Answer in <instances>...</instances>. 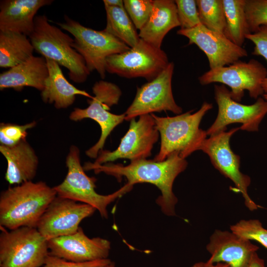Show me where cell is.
<instances>
[{
    "mask_svg": "<svg viewBox=\"0 0 267 267\" xmlns=\"http://www.w3.org/2000/svg\"><path fill=\"white\" fill-rule=\"evenodd\" d=\"M187 166L186 160L174 153L162 161L144 159L131 161L127 166L109 162L95 166L87 162L83 168L85 171L93 170L96 174L103 173L113 176L118 180L125 177L127 184L132 187L144 182L155 185L161 193L156 199L157 204L164 214L173 216L176 215L175 206L178 201L173 191V183Z\"/></svg>",
    "mask_w": 267,
    "mask_h": 267,
    "instance_id": "1",
    "label": "cell"
},
{
    "mask_svg": "<svg viewBox=\"0 0 267 267\" xmlns=\"http://www.w3.org/2000/svg\"><path fill=\"white\" fill-rule=\"evenodd\" d=\"M57 196L45 182L29 181L9 187L0 196V226L11 230L35 227Z\"/></svg>",
    "mask_w": 267,
    "mask_h": 267,
    "instance_id": "2",
    "label": "cell"
},
{
    "mask_svg": "<svg viewBox=\"0 0 267 267\" xmlns=\"http://www.w3.org/2000/svg\"><path fill=\"white\" fill-rule=\"evenodd\" d=\"M212 108V104L205 101L193 113L191 110L173 117H159L151 114L161 137L160 150L153 160L162 161L174 153H178L185 159L194 152L200 150L207 135L199 126L204 115Z\"/></svg>",
    "mask_w": 267,
    "mask_h": 267,
    "instance_id": "3",
    "label": "cell"
},
{
    "mask_svg": "<svg viewBox=\"0 0 267 267\" xmlns=\"http://www.w3.org/2000/svg\"><path fill=\"white\" fill-rule=\"evenodd\" d=\"M28 37L35 50L67 68L72 81L82 83L87 80L90 72L82 56L73 47L74 39L51 25L45 15L35 17L34 30Z\"/></svg>",
    "mask_w": 267,
    "mask_h": 267,
    "instance_id": "4",
    "label": "cell"
},
{
    "mask_svg": "<svg viewBox=\"0 0 267 267\" xmlns=\"http://www.w3.org/2000/svg\"><path fill=\"white\" fill-rule=\"evenodd\" d=\"M67 174L64 180L53 187L57 196L90 205L98 210L102 218H107V206L133 188L127 183L119 190L108 195L96 192V179L89 177L80 162V150L72 145L66 158Z\"/></svg>",
    "mask_w": 267,
    "mask_h": 267,
    "instance_id": "5",
    "label": "cell"
},
{
    "mask_svg": "<svg viewBox=\"0 0 267 267\" xmlns=\"http://www.w3.org/2000/svg\"><path fill=\"white\" fill-rule=\"evenodd\" d=\"M57 24L74 37L73 47L82 56L89 71H96L102 79L106 76L107 58L131 48L104 30L88 28L66 15L64 22Z\"/></svg>",
    "mask_w": 267,
    "mask_h": 267,
    "instance_id": "6",
    "label": "cell"
},
{
    "mask_svg": "<svg viewBox=\"0 0 267 267\" xmlns=\"http://www.w3.org/2000/svg\"><path fill=\"white\" fill-rule=\"evenodd\" d=\"M94 96L88 100L89 106L85 108H76L69 115L73 121L91 119L99 125L101 135L98 141L88 149L86 155L96 159L103 149L106 140L116 127L125 120V113L115 114L109 112L110 107L118 103L122 91L116 85L103 80L96 82L92 87Z\"/></svg>",
    "mask_w": 267,
    "mask_h": 267,
    "instance_id": "7",
    "label": "cell"
},
{
    "mask_svg": "<svg viewBox=\"0 0 267 267\" xmlns=\"http://www.w3.org/2000/svg\"><path fill=\"white\" fill-rule=\"evenodd\" d=\"M0 267H41L49 255L48 240L35 227L0 226Z\"/></svg>",
    "mask_w": 267,
    "mask_h": 267,
    "instance_id": "8",
    "label": "cell"
},
{
    "mask_svg": "<svg viewBox=\"0 0 267 267\" xmlns=\"http://www.w3.org/2000/svg\"><path fill=\"white\" fill-rule=\"evenodd\" d=\"M267 69L259 61L238 60L228 66L210 69L198 78L201 85L220 83L230 87L231 98L240 102L247 90L251 98L257 99L264 94L263 83Z\"/></svg>",
    "mask_w": 267,
    "mask_h": 267,
    "instance_id": "9",
    "label": "cell"
},
{
    "mask_svg": "<svg viewBox=\"0 0 267 267\" xmlns=\"http://www.w3.org/2000/svg\"><path fill=\"white\" fill-rule=\"evenodd\" d=\"M170 62L166 52L140 39L129 50L109 56L106 71L121 77L143 78L149 82L158 76Z\"/></svg>",
    "mask_w": 267,
    "mask_h": 267,
    "instance_id": "10",
    "label": "cell"
},
{
    "mask_svg": "<svg viewBox=\"0 0 267 267\" xmlns=\"http://www.w3.org/2000/svg\"><path fill=\"white\" fill-rule=\"evenodd\" d=\"M215 98L218 106V115L213 124L206 131L212 136L226 131L232 123H241L240 129L257 132L267 114V100L260 97L251 105H245L233 100L230 91L223 85L214 87Z\"/></svg>",
    "mask_w": 267,
    "mask_h": 267,
    "instance_id": "11",
    "label": "cell"
},
{
    "mask_svg": "<svg viewBox=\"0 0 267 267\" xmlns=\"http://www.w3.org/2000/svg\"><path fill=\"white\" fill-rule=\"evenodd\" d=\"M159 135L151 115H141L137 121L135 118L130 121L128 131L115 150L111 151L102 149L93 163H88L95 166L119 159H128L131 161L146 159L151 156Z\"/></svg>",
    "mask_w": 267,
    "mask_h": 267,
    "instance_id": "12",
    "label": "cell"
},
{
    "mask_svg": "<svg viewBox=\"0 0 267 267\" xmlns=\"http://www.w3.org/2000/svg\"><path fill=\"white\" fill-rule=\"evenodd\" d=\"M240 127L222 132L206 138L200 150L207 154L213 165L222 175L230 179L244 198V204L250 211L258 209V205L248 193L250 178L240 170V157L232 150L230 139Z\"/></svg>",
    "mask_w": 267,
    "mask_h": 267,
    "instance_id": "13",
    "label": "cell"
},
{
    "mask_svg": "<svg viewBox=\"0 0 267 267\" xmlns=\"http://www.w3.org/2000/svg\"><path fill=\"white\" fill-rule=\"evenodd\" d=\"M174 71V64L170 62L158 76L137 88L133 101L124 113L125 120L130 121L141 115L163 111L178 115L182 113V108L176 103L173 94Z\"/></svg>",
    "mask_w": 267,
    "mask_h": 267,
    "instance_id": "14",
    "label": "cell"
},
{
    "mask_svg": "<svg viewBox=\"0 0 267 267\" xmlns=\"http://www.w3.org/2000/svg\"><path fill=\"white\" fill-rule=\"evenodd\" d=\"M95 210L90 205L56 196L41 217L36 228L48 240L72 234L78 230L80 222Z\"/></svg>",
    "mask_w": 267,
    "mask_h": 267,
    "instance_id": "15",
    "label": "cell"
},
{
    "mask_svg": "<svg viewBox=\"0 0 267 267\" xmlns=\"http://www.w3.org/2000/svg\"><path fill=\"white\" fill-rule=\"evenodd\" d=\"M178 35L186 37L188 44L196 45L206 54L210 69L228 66L248 56V52L223 34L211 31L202 24L190 29H179Z\"/></svg>",
    "mask_w": 267,
    "mask_h": 267,
    "instance_id": "16",
    "label": "cell"
},
{
    "mask_svg": "<svg viewBox=\"0 0 267 267\" xmlns=\"http://www.w3.org/2000/svg\"><path fill=\"white\" fill-rule=\"evenodd\" d=\"M48 247L50 255L82 263L108 259L111 244L101 237L89 238L80 227L73 234L48 240Z\"/></svg>",
    "mask_w": 267,
    "mask_h": 267,
    "instance_id": "17",
    "label": "cell"
},
{
    "mask_svg": "<svg viewBox=\"0 0 267 267\" xmlns=\"http://www.w3.org/2000/svg\"><path fill=\"white\" fill-rule=\"evenodd\" d=\"M206 249L210 264L223 263L230 267H245L259 247L233 232L216 229L210 237Z\"/></svg>",
    "mask_w": 267,
    "mask_h": 267,
    "instance_id": "18",
    "label": "cell"
},
{
    "mask_svg": "<svg viewBox=\"0 0 267 267\" xmlns=\"http://www.w3.org/2000/svg\"><path fill=\"white\" fill-rule=\"evenodd\" d=\"M53 1L52 0H1L0 31L18 32L29 37L34 30L37 12Z\"/></svg>",
    "mask_w": 267,
    "mask_h": 267,
    "instance_id": "19",
    "label": "cell"
},
{
    "mask_svg": "<svg viewBox=\"0 0 267 267\" xmlns=\"http://www.w3.org/2000/svg\"><path fill=\"white\" fill-rule=\"evenodd\" d=\"M48 76L46 59L42 56L33 55L0 74V89L11 88L19 91L25 87H29L42 91Z\"/></svg>",
    "mask_w": 267,
    "mask_h": 267,
    "instance_id": "20",
    "label": "cell"
},
{
    "mask_svg": "<svg viewBox=\"0 0 267 267\" xmlns=\"http://www.w3.org/2000/svg\"><path fill=\"white\" fill-rule=\"evenodd\" d=\"M0 151L7 162L5 178L9 184H20L35 178L38 157L26 140L11 146L0 145Z\"/></svg>",
    "mask_w": 267,
    "mask_h": 267,
    "instance_id": "21",
    "label": "cell"
},
{
    "mask_svg": "<svg viewBox=\"0 0 267 267\" xmlns=\"http://www.w3.org/2000/svg\"><path fill=\"white\" fill-rule=\"evenodd\" d=\"M180 26L175 0H154L150 16L139 30V38L161 48L163 40L172 29Z\"/></svg>",
    "mask_w": 267,
    "mask_h": 267,
    "instance_id": "22",
    "label": "cell"
},
{
    "mask_svg": "<svg viewBox=\"0 0 267 267\" xmlns=\"http://www.w3.org/2000/svg\"><path fill=\"white\" fill-rule=\"evenodd\" d=\"M45 59L48 76L41 94L44 103L53 104L58 109H65L72 105L76 95H83L89 98L93 97L85 90H81L71 84L65 77L60 66L57 62Z\"/></svg>",
    "mask_w": 267,
    "mask_h": 267,
    "instance_id": "23",
    "label": "cell"
},
{
    "mask_svg": "<svg viewBox=\"0 0 267 267\" xmlns=\"http://www.w3.org/2000/svg\"><path fill=\"white\" fill-rule=\"evenodd\" d=\"M26 35L0 31V67H13L33 56L34 47Z\"/></svg>",
    "mask_w": 267,
    "mask_h": 267,
    "instance_id": "24",
    "label": "cell"
},
{
    "mask_svg": "<svg viewBox=\"0 0 267 267\" xmlns=\"http://www.w3.org/2000/svg\"><path fill=\"white\" fill-rule=\"evenodd\" d=\"M245 0H222L226 19L223 34L239 46L243 44L246 36L251 34L245 11Z\"/></svg>",
    "mask_w": 267,
    "mask_h": 267,
    "instance_id": "25",
    "label": "cell"
},
{
    "mask_svg": "<svg viewBox=\"0 0 267 267\" xmlns=\"http://www.w3.org/2000/svg\"><path fill=\"white\" fill-rule=\"evenodd\" d=\"M106 26L104 30L130 47L140 40L136 28L124 8L104 5Z\"/></svg>",
    "mask_w": 267,
    "mask_h": 267,
    "instance_id": "26",
    "label": "cell"
},
{
    "mask_svg": "<svg viewBox=\"0 0 267 267\" xmlns=\"http://www.w3.org/2000/svg\"><path fill=\"white\" fill-rule=\"evenodd\" d=\"M201 24L208 29L223 34L226 19L222 0H196Z\"/></svg>",
    "mask_w": 267,
    "mask_h": 267,
    "instance_id": "27",
    "label": "cell"
},
{
    "mask_svg": "<svg viewBox=\"0 0 267 267\" xmlns=\"http://www.w3.org/2000/svg\"><path fill=\"white\" fill-rule=\"evenodd\" d=\"M232 232L248 240H255L267 249V229L258 220H242L230 226Z\"/></svg>",
    "mask_w": 267,
    "mask_h": 267,
    "instance_id": "28",
    "label": "cell"
},
{
    "mask_svg": "<svg viewBox=\"0 0 267 267\" xmlns=\"http://www.w3.org/2000/svg\"><path fill=\"white\" fill-rule=\"evenodd\" d=\"M124 8L136 29L140 30L152 13L154 0H124Z\"/></svg>",
    "mask_w": 267,
    "mask_h": 267,
    "instance_id": "29",
    "label": "cell"
},
{
    "mask_svg": "<svg viewBox=\"0 0 267 267\" xmlns=\"http://www.w3.org/2000/svg\"><path fill=\"white\" fill-rule=\"evenodd\" d=\"M245 11L251 33L267 26V0H246Z\"/></svg>",
    "mask_w": 267,
    "mask_h": 267,
    "instance_id": "30",
    "label": "cell"
},
{
    "mask_svg": "<svg viewBox=\"0 0 267 267\" xmlns=\"http://www.w3.org/2000/svg\"><path fill=\"white\" fill-rule=\"evenodd\" d=\"M36 122L33 121L24 125L1 123L0 125V145L11 146L26 140L28 130L34 127Z\"/></svg>",
    "mask_w": 267,
    "mask_h": 267,
    "instance_id": "31",
    "label": "cell"
},
{
    "mask_svg": "<svg viewBox=\"0 0 267 267\" xmlns=\"http://www.w3.org/2000/svg\"><path fill=\"white\" fill-rule=\"evenodd\" d=\"M180 29H190L201 24L195 0H176Z\"/></svg>",
    "mask_w": 267,
    "mask_h": 267,
    "instance_id": "32",
    "label": "cell"
},
{
    "mask_svg": "<svg viewBox=\"0 0 267 267\" xmlns=\"http://www.w3.org/2000/svg\"><path fill=\"white\" fill-rule=\"evenodd\" d=\"M246 39L255 44L252 54L263 56L267 62V26H261L257 32L247 35ZM262 86L264 94H267V77Z\"/></svg>",
    "mask_w": 267,
    "mask_h": 267,
    "instance_id": "33",
    "label": "cell"
},
{
    "mask_svg": "<svg viewBox=\"0 0 267 267\" xmlns=\"http://www.w3.org/2000/svg\"><path fill=\"white\" fill-rule=\"evenodd\" d=\"M109 259L78 263L48 255L41 267H105L111 263Z\"/></svg>",
    "mask_w": 267,
    "mask_h": 267,
    "instance_id": "34",
    "label": "cell"
},
{
    "mask_svg": "<svg viewBox=\"0 0 267 267\" xmlns=\"http://www.w3.org/2000/svg\"><path fill=\"white\" fill-rule=\"evenodd\" d=\"M245 267H266L265 262L256 252L253 253Z\"/></svg>",
    "mask_w": 267,
    "mask_h": 267,
    "instance_id": "35",
    "label": "cell"
},
{
    "mask_svg": "<svg viewBox=\"0 0 267 267\" xmlns=\"http://www.w3.org/2000/svg\"><path fill=\"white\" fill-rule=\"evenodd\" d=\"M191 267H230L228 265L223 263L210 264L207 262H199L193 264Z\"/></svg>",
    "mask_w": 267,
    "mask_h": 267,
    "instance_id": "36",
    "label": "cell"
},
{
    "mask_svg": "<svg viewBox=\"0 0 267 267\" xmlns=\"http://www.w3.org/2000/svg\"><path fill=\"white\" fill-rule=\"evenodd\" d=\"M104 5L124 8V1L122 0H104Z\"/></svg>",
    "mask_w": 267,
    "mask_h": 267,
    "instance_id": "37",
    "label": "cell"
},
{
    "mask_svg": "<svg viewBox=\"0 0 267 267\" xmlns=\"http://www.w3.org/2000/svg\"><path fill=\"white\" fill-rule=\"evenodd\" d=\"M105 267H115V265L114 262L111 261L110 263L106 266Z\"/></svg>",
    "mask_w": 267,
    "mask_h": 267,
    "instance_id": "38",
    "label": "cell"
},
{
    "mask_svg": "<svg viewBox=\"0 0 267 267\" xmlns=\"http://www.w3.org/2000/svg\"><path fill=\"white\" fill-rule=\"evenodd\" d=\"M263 98L266 99V100H267V94H264L263 95Z\"/></svg>",
    "mask_w": 267,
    "mask_h": 267,
    "instance_id": "39",
    "label": "cell"
}]
</instances>
